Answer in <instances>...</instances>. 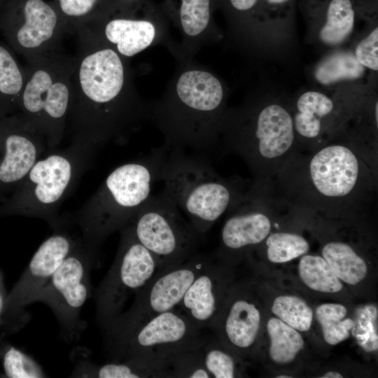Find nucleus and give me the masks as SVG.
Wrapping results in <instances>:
<instances>
[{"label":"nucleus","instance_id":"nucleus-37","mask_svg":"<svg viewBox=\"0 0 378 378\" xmlns=\"http://www.w3.org/2000/svg\"><path fill=\"white\" fill-rule=\"evenodd\" d=\"M319 323L324 340L331 345H336L346 340L354 326V321L351 318L331 319Z\"/></svg>","mask_w":378,"mask_h":378},{"label":"nucleus","instance_id":"nucleus-20","mask_svg":"<svg viewBox=\"0 0 378 378\" xmlns=\"http://www.w3.org/2000/svg\"><path fill=\"white\" fill-rule=\"evenodd\" d=\"M236 297L226 307H223L211 329L234 349L246 350L257 338L260 314L253 302L241 295Z\"/></svg>","mask_w":378,"mask_h":378},{"label":"nucleus","instance_id":"nucleus-17","mask_svg":"<svg viewBox=\"0 0 378 378\" xmlns=\"http://www.w3.org/2000/svg\"><path fill=\"white\" fill-rule=\"evenodd\" d=\"M22 14L4 30L13 48L27 59L56 50L66 30L54 8L43 0H26Z\"/></svg>","mask_w":378,"mask_h":378},{"label":"nucleus","instance_id":"nucleus-21","mask_svg":"<svg viewBox=\"0 0 378 378\" xmlns=\"http://www.w3.org/2000/svg\"><path fill=\"white\" fill-rule=\"evenodd\" d=\"M86 349L74 348L71 358L74 362L73 377L89 378H170L163 368L135 360H109L104 364L91 361Z\"/></svg>","mask_w":378,"mask_h":378},{"label":"nucleus","instance_id":"nucleus-42","mask_svg":"<svg viewBox=\"0 0 378 378\" xmlns=\"http://www.w3.org/2000/svg\"><path fill=\"white\" fill-rule=\"evenodd\" d=\"M0 377H4V374H2V373L1 372V371H0Z\"/></svg>","mask_w":378,"mask_h":378},{"label":"nucleus","instance_id":"nucleus-15","mask_svg":"<svg viewBox=\"0 0 378 378\" xmlns=\"http://www.w3.org/2000/svg\"><path fill=\"white\" fill-rule=\"evenodd\" d=\"M80 237L59 229L43 241L7 295L6 307L10 315L29 321L31 315L26 311V306L32 303L34 298L48 284Z\"/></svg>","mask_w":378,"mask_h":378},{"label":"nucleus","instance_id":"nucleus-5","mask_svg":"<svg viewBox=\"0 0 378 378\" xmlns=\"http://www.w3.org/2000/svg\"><path fill=\"white\" fill-rule=\"evenodd\" d=\"M159 180L165 192L200 234H204L250 189L239 178L219 175L206 157L167 150Z\"/></svg>","mask_w":378,"mask_h":378},{"label":"nucleus","instance_id":"nucleus-27","mask_svg":"<svg viewBox=\"0 0 378 378\" xmlns=\"http://www.w3.org/2000/svg\"><path fill=\"white\" fill-rule=\"evenodd\" d=\"M298 270L302 281L312 290L337 293L342 288L340 280L323 257L314 255L302 256Z\"/></svg>","mask_w":378,"mask_h":378},{"label":"nucleus","instance_id":"nucleus-38","mask_svg":"<svg viewBox=\"0 0 378 378\" xmlns=\"http://www.w3.org/2000/svg\"><path fill=\"white\" fill-rule=\"evenodd\" d=\"M98 0H59L62 13L67 18L81 20L94 8Z\"/></svg>","mask_w":378,"mask_h":378},{"label":"nucleus","instance_id":"nucleus-11","mask_svg":"<svg viewBox=\"0 0 378 378\" xmlns=\"http://www.w3.org/2000/svg\"><path fill=\"white\" fill-rule=\"evenodd\" d=\"M120 233L113 264L93 290L96 318L101 328L118 317L129 298L160 271L154 257L136 239L129 225L122 227Z\"/></svg>","mask_w":378,"mask_h":378},{"label":"nucleus","instance_id":"nucleus-7","mask_svg":"<svg viewBox=\"0 0 378 378\" xmlns=\"http://www.w3.org/2000/svg\"><path fill=\"white\" fill-rule=\"evenodd\" d=\"M27 61L17 113L44 138L51 150L60 144L66 132L74 57L56 50Z\"/></svg>","mask_w":378,"mask_h":378},{"label":"nucleus","instance_id":"nucleus-34","mask_svg":"<svg viewBox=\"0 0 378 378\" xmlns=\"http://www.w3.org/2000/svg\"><path fill=\"white\" fill-rule=\"evenodd\" d=\"M209 19L210 0H182L181 22L186 34H200L206 27Z\"/></svg>","mask_w":378,"mask_h":378},{"label":"nucleus","instance_id":"nucleus-6","mask_svg":"<svg viewBox=\"0 0 378 378\" xmlns=\"http://www.w3.org/2000/svg\"><path fill=\"white\" fill-rule=\"evenodd\" d=\"M98 148L71 142L49 150L33 165L13 192L0 204V217L22 216L44 220L55 230L62 229L61 204L91 166Z\"/></svg>","mask_w":378,"mask_h":378},{"label":"nucleus","instance_id":"nucleus-14","mask_svg":"<svg viewBox=\"0 0 378 378\" xmlns=\"http://www.w3.org/2000/svg\"><path fill=\"white\" fill-rule=\"evenodd\" d=\"M291 113L300 151L312 152L333 140L351 112L323 92L307 90L298 97Z\"/></svg>","mask_w":378,"mask_h":378},{"label":"nucleus","instance_id":"nucleus-22","mask_svg":"<svg viewBox=\"0 0 378 378\" xmlns=\"http://www.w3.org/2000/svg\"><path fill=\"white\" fill-rule=\"evenodd\" d=\"M98 39H106L115 46L116 52L124 57H132L140 52L153 42L155 29L153 24L145 20L114 19L109 21L102 30V36H94Z\"/></svg>","mask_w":378,"mask_h":378},{"label":"nucleus","instance_id":"nucleus-36","mask_svg":"<svg viewBox=\"0 0 378 378\" xmlns=\"http://www.w3.org/2000/svg\"><path fill=\"white\" fill-rule=\"evenodd\" d=\"M6 293L3 274L0 270V342L20 330L28 323L10 315L6 307Z\"/></svg>","mask_w":378,"mask_h":378},{"label":"nucleus","instance_id":"nucleus-28","mask_svg":"<svg viewBox=\"0 0 378 378\" xmlns=\"http://www.w3.org/2000/svg\"><path fill=\"white\" fill-rule=\"evenodd\" d=\"M0 362L4 377H46L42 367L30 356L11 345L7 340L0 342Z\"/></svg>","mask_w":378,"mask_h":378},{"label":"nucleus","instance_id":"nucleus-3","mask_svg":"<svg viewBox=\"0 0 378 378\" xmlns=\"http://www.w3.org/2000/svg\"><path fill=\"white\" fill-rule=\"evenodd\" d=\"M167 153L164 147L115 168L76 213L74 220L89 248L99 253L105 240L126 226L151 195Z\"/></svg>","mask_w":378,"mask_h":378},{"label":"nucleus","instance_id":"nucleus-12","mask_svg":"<svg viewBox=\"0 0 378 378\" xmlns=\"http://www.w3.org/2000/svg\"><path fill=\"white\" fill-rule=\"evenodd\" d=\"M209 263L207 256L195 254L181 264L159 271L134 295L130 307L108 325L133 323L177 309L192 281Z\"/></svg>","mask_w":378,"mask_h":378},{"label":"nucleus","instance_id":"nucleus-4","mask_svg":"<svg viewBox=\"0 0 378 378\" xmlns=\"http://www.w3.org/2000/svg\"><path fill=\"white\" fill-rule=\"evenodd\" d=\"M223 127L224 149L245 162L256 188L268 184L300 152L291 108L280 102L262 103L227 117Z\"/></svg>","mask_w":378,"mask_h":378},{"label":"nucleus","instance_id":"nucleus-31","mask_svg":"<svg viewBox=\"0 0 378 378\" xmlns=\"http://www.w3.org/2000/svg\"><path fill=\"white\" fill-rule=\"evenodd\" d=\"M200 353L205 368L211 377L233 378L237 373L235 358L218 342L204 337Z\"/></svg>","mask_w":378,"mask_h":378},{"label":"nucleus","instance_id":"nucleus-16","mask_svg":"<svg viewBox=\"0 0 378 378\" xmlns=\"http://www.w3.org/2000/svg\"><path fill=\"white\" fill-rule=\"evenodd\" d=\"M275 204L265 191L251 186L229 214L221 230L218 254L241 253L261 244L270 234Z\"/></svg>","mask_w":378,"mask_h":378},{"label":"nucleus","instance_id":"nucleus-29","mask_svg":"<svg viewBox=\"0 0 378 378\" xmlns=\"http://www.w3.org/2000/svg\"><path fill=\"white\" fill-rule=\"evenodd\" d=\"M267 257L274 263H284L307 253L308 241L302 235L289 232L270 234L265 239Z\"/></svg>","mask_w":378,"mask_h":378},{"label":"nucleus","instance_id":"nucleus-26","mask_svg":"<svg viewBox=\"0 0 378 378\" xmlns=\"http://www.w3.org/2000/svg\"><path fill=\"white\" fill-rule=\"evenodd\" d=\"M267 330L270 339L269 354L271 359L279 364L293 361L304 346L301 335L276 318L268 321Z\"/></svg>","mask_w":378,"mask_h":378},{"label":"nucleus","instance_id":"nucleus-19","mask_svg":"<svg viewBox=\"0 0 378 378\" xmlns=\"http://www.w3.org/2000/svg\"><path fill=\"white\" fill-rule=\"evenodd\" d=\"M225 286L224 273L209 262L192 281L178 309L200 329L211 328L223 308Z\"/></svg>","mask_w":378,"mask_h":378},{"label":"nucleus","instance_id":"nucleus-32","mask_svg":"<svg viewBox=\"0 0 378 378\" xmlns=\"http://www.w3.org/2000/svg\"><path fill=\"white\" fill-rule=\"evenodd\" d=\"M201 343L183 351L172 358L169 362L172 378L211 377L202 360L200 353Z\"/></svg>","mask_w":378,"mask_h":378},{"label":"nucleus","instance_id":"nucleus-18","mask_svg":"<svg viewBox=\"0 0 378 378\" xmlns=\"http://www.w3.org/2000/svg\"><path fill=\"white\" fill-rule=\"evenodd\" d=\"M377 0H300V8L319 41L336 47L351 35L358 18L375 13Z\"/></svg>","mask_w":378,"mask_h":378},{"label":"nucleus","instance_id":"nucleus-33","mask_svg":"<svg viewBox=\"0 0 378 378\" xmlns=\"http://www.w3.org/2000/svg\"><path fill=\"white\" fill-rule=\"evenodd\" d=\"M351 330L365 351H377V309L373 305H367L359 309Z\"/></svg>","mask_w":378,"mask_h":378},{"label":"nucleus","instance_id":"nucleus-2","mask_svg":"<svg viewBox=\"0 0 378 378\" xmlns=\"http://www.w3.org/2000/svg\"><path fill=\"white\" fill-rule=\"evenodd\" d=\"M79 38L66 132L71 142L99 149L108 141L121 140L139 110L125 92L120 55L92 36L79 34Z\"/></svg>","mask_w":378,"mask_h":378},{"label":"nucleus","instance_id":"nucleus-10","mask_svg":"<svg viewBox=\"0 0 378 378\" xmlns=\"http://www.w3.org/2000/svg\"><path fill=\"white\" fill-rule=\"evenodd\" d=\"M99 264V253L89 248L81 237L48 284L36 295L32 302L48 305L59 326L60 337L71 343L80 339L86 328L80 317L83 305L92 298L91 270Z\"/></svg>","mask_w":378,"mask_h":378},{"label":"nucleus","instance_id":"nucleus-1","mask_svg":"<svg viewBox=\"0 0 378 378\" xmlns=\"http://www.w3.org/2000/svg\"><path fill=\"white\" fill-rule=\"evenodd\" d=\"M278 207L327 216L370 207L377 188V153L343 135L299 152L263 188Z\"/></svg>","mask_w":378,"mask_h":378},{"label":"nucleus","instance_id":"nucleus-23","mask_svg":"<svg viewBox=\"0 0 378 378\" xmlns=\"http://www.w3.org/2000/svg\"><path fill=\"white\" fill-rule=\"evenodd\" d=\"M322 255L338 279L349 284L360 283L367 274L365 260L344 241H327L323 246Z\"/></svg>","mask_w":378,"mask_h":378},{"label":"nucleus","instance_id":"nucleus-39","mask_svg":"<svg viewBox=\"0 0 378 378\" xmlns=\"http://www.w3.org/2000/svg\"><path fill=\"white\" fill-rule=\"evenodd\" d=\"M347 314L346 307L337 303H326L318 307L316 311L318 322L330 319H343Z\"/></svg>","mask_w":378,"mask_h":378},{"label":"nucleus","instance_id":"nucleus-25","mask_svg":"<svg viewBox=\"0 0 378 378\" xmlns=\"http://www.w3.org/2000/svg\"><path fill=\"white\" fill-rule=\"evenodd\" d=\"M365 70L354 53L340 50L323 59L315 67L314 76L319 84L330 86L342 81L360 80Z\"/></svg>","mask_w":378,"mask_h":378},{"label":"nucleus","instance_id":"nucleus-24","mask_svg":"<svg viewBox=\"0 0 378 378\" xmlns=\"http://www.w3.org/2000/svg\"><path fill=\"white\" fill-rule=\"evenodd\" d=\"M26 78L25 69L0 45V115L16 113Z\"/></svg>","mask_w":378,"mask_h":378},{"label":"nucleus","instance_id":"nucleus-30","mask_svg":"<svg viewBox=\"0 0 378 378\" xmlns=\"http://www.w3.org/2000/svg\"><path fill=\"white\" fill-rule=\"evenodd\" d=\"M272 312L294 329L300 331L309 330L313 312L301 298L293 295L277 297L272 306Z\"/></svg>","mask_w":378,"mask_h":378},{"label":"nucleus","instance_id":"nucleus-8","mask_svg":"<svg viewBox=\"0 0 378 378\" xmlns=\"http://www.w3.org/2000/svg\"><path fill=\"white\" fill-rule=\"evenodd\" d=\"M110 360H135L167 370L176 354L197 346L200 329L178 309L130 323H111L102 329Z\"/></svg>","mask_w":378,"mask_h":378},{"label":"nucleus","instance_id":"nucleus-41","mask_svg":"<svg viewBox=\"0 0 378 378\" xmlns=\"http://www.w3.org/2000/svg\"><path fill=\"white\" fill-rule=\"evenodd\" d=\"M291 377L290 376H286V375H279V376H277L276 378H290Z\"/></svg>","mask_w":378,"mask_h":378},{"label":"nucleus","instance_id":"nucleus-35","mask_svg":"<svg viewBox=\"0 0 378 378\" xmlns=\"http://www.w3.org/2000/svg\"><path fill=\"white\" fill-rule=\"evenodd\" d=\"M378 27L372 31L356 45L354 55L366 69L378 70Z\"/></svg>","mask_w":378,"mask_h":378},{"label":"nucleus","instance_id":"nucleus-40","mask_svg":"<svg viewBox=\"0 0 378 378\" xmlns=\"http://www.w3.org/2000/svg\"><path fill=\"white\" fill-rule=\"evenodd\" d=\"M343 376L337 372L330 371L326 372L321 378H342Z\"/></svg>","mask_w":378,"mask_h":378},{"label":"nucleus","instance_id":"nucleus-9","mask_svg":"<svg viewBox=\"0 0 378 378\" xmlns=\"http://www.w3.org/2000/svg\"><path fill=\"white\" fill-rule=\"evenodd\" d=\"M127 225L154 257L160 270L181 264L195 255L202 235L164 191L151 195Z\"/></svg>","mask_w":378,"mask_h":378},{"label":"nucleus","instance_id":"nucleus-13","mask_svg":"<svg viewBox=\"0 0 378 378\" xmlns=\"http://www.w3.org/2000/svg\"><path fill=\"white\" fill-rule=\"evenodd\" d=\"M46 150L44 138L18 113L0 115V202L13 192Z\"/></svg>","mask_w":378,"mask_h":378}]
</instances>
